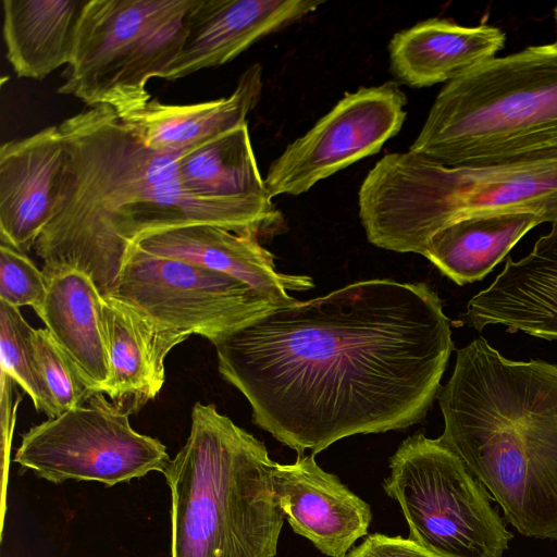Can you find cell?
I'll use <instances>...</instances> for the list:
<instances>
[{"mask_svg": "<svg viewBox=\"0 0 557 557\" xmlns=\"http://www.w3.org/2000/svg\"><path fill=\"white\" fill-rule=\"evenodd\" d=\"M212 344L253 422L299 456L423 420L454 348L437 294L387 278L277 308Z\"/></svg>", "mask_w": 557, "mask_h": 557, "instance_id": "cell-1", "label": "cell"}, {"mask_svg": "<svg viewBox=\"0 0 557 557\" xmlns=\"http://www.w3.org/2000/svg\"><path fill=\"white\" fill-rule=\"evenodd\" d=\"M59 127L65 151L53 212L34 244L45 275L76 269L111 296L131 247L146 235L195 224L261 235L283 224L271 199L187 190L178 170L187 149H150L110 107L83 110Z\"/></svg>", "mask_w": 557, "mask_h": 557, "instance_id": "cell-2", "label": "cell"}, {"mask_svg": "<svg viewBox=\"0 0 557 557\" xmlns=\"http://www.w3.org/2000/svg\"><path fill=\"white\" fill-rule=\"evenodd\" d=\"M437 398L438 442L520 534L557 540V364L507 359L479 337L457 351Z\"/></svg>", "mask_w": 557, "mask_h": 557, "instance_id": "cell-3", "label": "cell"}, {"mask_svg": "<svg viewBox=\"0 0 557 557\" xmlns=\"http://www.w3.org/2000/svg\"><path fill=\"white\" fill-rule=\"evenodd\" d=\"M265 445L196 403L189 435L164 476L171 557H274L284 523Z\"/></svg>", "mask_w": 557, "mask_h": 557, "instance_id": "cell-4", "label": "cell"}, {"mask_svg": "<svg viewBox=\"0 0 557 557\" xmlns=\"http://www.w3.org/2000/svg\"><path fill=\"white\" fill-rule=\"evenodd\" d=\"M358 206L371 244L420 255L436 232L468 218L529 213L556 224L557 152L475 166L388 153L363 180Z\"/></svg>", "mask_w": 557, "mask_h": 557, "instance_id": "cell-5", "label": "cell"}, {"mask_svg": "<svg viewBox=\"0 0 557 557\" xmlns=\"http://www.w3.org/2000/svg\"><path fill=\"white\" fill-rule=\"evenodd\" d=\"M409 151L446 166L557 152V41L493 58L447 83Z\"/></svg>", "mask_w": 557, "mask_h": 557, "instance_id": "cell-6", "label": "cell"}, {"mask_svg": "<svg viewBox=\"0 0 557 557\" xmlns=\"http://www.w3.org/2000/svg\"><path fill=\"white\" fill-rule=\"evenodd\" d=\"M196 0H88L75 51L57 91L120 116L145 106L146 86L163 78L185 38Z\"/></svg>", "mask_w": 557, "mask_h": 557, "instance_id": "cell-7", "label": "cell"}, {"mask_svg": "<svg viewBox=\"0 0 557 557\" xmlns=\"http://www.w3.org/2000/svg\"><path fill=\"white\" fill-rule=\"evenodd\" d=\"M384 491L398 502L409 537L441 557H502L513 534L486 487L451 450L422 433L389 460Z\"/></svg>", "mask_w": 557, "mask_h": 557, "instance_id": "cell-8", "label": "cell"}, {"mask_svg": "<svg viewBox=\"0 0 557 557\" xmlns=\"http://www.w3.org/2000/svg\"><path fill=\"white\" fill-rule=\"evenodd\" d=\"M94 391L83 404L32 426L22 435L14 461L54 484L96 481L110 487L171 462L158 438L140 434L129 413Z\"/></svg>", "mask_w": 557, "mask_h": 557, "instance_id": "cell-9", "label": "cell"}, {"mask_svg": "<svg viewBox=\"0 0 557 557\" xmlns=\"http://www.w3.org/2000/svg\"><path fill=\"white\" fill-rule=\"evenodd\" d=\"M113 296L154 321L211 343L282 308L247 283L132 246Z\"/></svg>", "mask_w": 557, "mask_h": 557, "instance_id": "cell-10", "label": "cell"}, {"mask_svg": "<svg viewBox=\"0 0 557 557\" xmlns=\"http://www.w3.org/2000/svg\"><path fill=\"white\" fill-rule=\"evenodd\" d=\"M407 98L394 82L344 97L270 165L268 195L298 196L358 160L377 153L405 122Z\"/></svg>", "mask_w": 557, "mask_h": 557, "instance_id": "cell-11", "label": "cell"}, {"mask_svg": "<svg viewBox=\"0 0 557 557\" xmlns=\"http://www.w3.org/2000/svg\"><path fill=\"white\" fill-rule=\"evenodd\" d=\"M324 1L196 0L185 38L163 79L176 81L225 64L261 38L315 11Z\"/></svg>", "mask_w": 557, "mask_h": 557, "instance_id": "cell-12", "label": "cell"}, {"mask_svg": "<svg viewBox=\"0 0 557 557\" xmlns=\"http://www.w3.org/2000/svg\"><path fill=\"white\" fill-rule=\"evenodd\" d=\"M273 490L294 532L329 557H344L368 533L370 505L324 471L312 455H298L293 463L275 462Z\"/></svg>", "mask_w": 557, "mask_h": 557, "instance_id": "cell-13", "label": "cell"}, {"mask_svg": "<svg viewBox=\"0 0 557 557\" xmlns=\"http://www.w3.org/2000/svg\"><path fill=\"white\" fill-rule=\"evenodd\" d=\"M59 125L47 126L0 148L1 243L26 252L51 219L64 159Z\"/></svg>", "mask_w": 557, "mask_h": 557, "instance_id": "cell-14", "label": "cell"}, {"mask_svg": "<svg viewBox=\"0 0 557 557\" xmlns=\"http://www.w3.org/2000/svg\"><path fill=\"white\" fill-rule=\"evenodd\" d=\"M133 246L154 256L196 263L232 275L282 307L298 301L287 290H307L314 286L308 275L276 271L274 256L260 245L258 235L253 233L195 224L151 233Z\"/></svg>", "mask_w": 557, "mask_h": 557, "instance_id": "cell-15", "label": "cell"}, {"mask_svg": "<svg viewBox=\"0 0 557 557\" xmlns=\"http://www.w3.org/2000/svg\"><path fill=\"white\" fill-rule=\"evenodd\" d=\"M103 312L110 359L103 393L136 413L161 391L168 354L193 334L165 326L113 295L103 297Z\"/></svg>", "mask_w": 557, "mask_h": 557, "instance_id": "cell-16", "label": "cell"}, {"mask_svg": "<svg viewBox=\"0 0 557 557\" xmlns=\"http://www.w3.org/2000/svg\"><path fill=\"white\" fill-rule=\"evenodd\" d=\"M505 41V33L495 26H462L446 18H429L393 36L388 45L391 71L414 88L447 84L495 58Z\"/></svg>", "mask_w": 557, "mask_h": 557, "instance_id": "cell-17", "label": "cell"}, {"mask_svg": "<svg viewBox=\"0 0 557 557\" xmlns=\"http://www.w3.org/2000/svg\"><path fill=\"white\" fill-rule=\"evenodd\" d=\"M262 86V67L255 63L242 73L228 97L191 104H170L152 98L120 117L150 149L185 150L247 123Z\"/></svg>", "mask_w": 557, "mask_h": 557, "instance_id": "cell-18", "label": "cell"}, {"mask_svg": "<svg viewBox=\"0 0 557 557\" xmlns=\"http://www.w3.org/2000/svg\"><path fill=\"white\" fill-rule=\"evenodd\" d=\"M46 277L47 295L37 315L89 387L103 392L110 379L103 296L94 280L76 269Z\"/></svg>", "mask_w": 557, "mask_h": 557, "instance_id": "cell-19", "label": "cell"}, {"mask_svg": "<svg viewBox=\"0 0 557 557\" xmlns=\"http://www.w3.org/2000/svg\"><path fill=\"white\" fill-rule=\"evenodd\" d=\"M88 0H3L5 57L20 77L41 81L73 59Z\"/></svg>", "mask_w": 557, "mask_h": 557, "instance_id": "cell-20", "label": "cell"}, {"mask_svg": "<svg viewBox=\"0 0 557 557\" xmlns=\"http://www.w3.org/2000/svg\"><path fill=\"white\" fill-rule=\"evenodd\" d=\"M543 223L529 213L473 216L436 232L422 253L458 285L482 280L533 227Z\"/></svg>", "mask_w": 557, "mask_h": 557, "instance_id": "cell-21", "label": "cell"}, {"mask_svg": "<svg viewBox=\"0 0 557 557\" xmlns=\"http://www.w3.org/2000/svg\"><path fill=\"white\" fill-rule=\"evenodd\" d=\"M180 176L190 193L219 199H272L252 149L248 124L187 149Z\"/></svg>", "mask_w": 557, "mask_h": 557, "instance_id": "cell-22", "label": "cell"}, {"mask_svg": "<svg viewBox=\"0 0 557 557\" xmlns=\"http://www.w3.org/2000/svg\"><path fill=\"white\" fill-rule=\"evenodd\" d=\"M33 329L18 308L0 300V359L2 372L29 396L37 411L59 416L41 376L34 346Z\"/></svg>", "mask_w": 557, "mask_h": 557, "instance_id": "cell-23", "label": "cell"}, {"mask_svg": "<svg viewBox=\"0 0 557 557\" xmlns=\"http://www.w3.org/2000/svg\"><path fill=\"white\" fill-rule=\"evenodd\" d=\"M33 339L41 376L59 416L83 404L94 389L51 333L46 327L37 329Z\"/></svg>", "mask_w": 557, "mask_h": 557, "instance_id": "cell-24", "label": "cell"}, {"mask_svg": "<svg viewBox=\"0 0 557 557\" xmlns=\"http://www.w3.org/2000/svg\"><path fill=\"white\" fill-rule=\"evenodd\" d=\"M48 280L25 252L1 243L0 300L13 307L30 306L36 313L47 295Z\"/></svg>", "mask_w": 557, "mask_h": 557, "instance_id": "cell-25", "label": "cell"}, {"mask_svg": "<svg viewBox=\"0 0 557 557\" xmlns=\"http://www.w3.org/2000/svg\"><path fill=\"white\" fill-rule=\"evenodd\" d=\"M344 557H441L417 542L401 536L370 534Z\"/></svg>", "mask_w": 557, "mask_h": 557, "instance_id": "cell-26", "label": "cell"}, {"mask_svg": "<svg viewBox=\"0 0 557 557\" xmlns=\"http://www.w3.org/2000/svg\"><path fill=\"white\" fill-rule=\"evenodd\" d=\"M554 17H555L556 27H557V5L554 9ZM556 41H557V39H556Z\"/></svg>", "mask_w": 557, "mask_h": 557, "instance_id": "cell-27", "label": "cell"}]
</instances>
